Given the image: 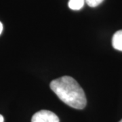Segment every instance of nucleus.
I'll list each match as a JSON object with an SVG mask.
<instances>
[{"mask_svg": "<svg viewBox=\"0 0 122 122\" xmlns=\"http://www.w3.org/2000/svg\"><path fill=\"white\" fill-rule=\"evenodd\" d=\"M31 122H59V118L52 111L41 110L33 115Z\"/></svg>", "mask_w": 122, "mask_h": 122, "instance_id": "2", "label": "nucleus"}, {"mask_svg": "<svg viewBox=\"0 0 122 122\" xmlns=\"http://www.w3.org/2000/svg\"><path fill=\"white\" fill-rule=\"evenodd\" d=\"M0 122H4V118L1 115H0Z\"/></svg>", "mask_w": 122, "mask_h": 122, "instance_id": "7", "label": "nucleus"}, {"mask_svg": "<svg viewBox=\"0 0 122 122\" xmlns=\"http://www.w3.org/2000/svg\"><path fill=\"white\" fill-rule=\"evenodd\" d=\"M122 122V120H121V121H120V122Z\"/></svg>", "mask_w": 122, "mask_h": 122, "instance_id": "8", "label": "nucleus"}, {"mask_svg": "<svg viewBox=\"0 0 122 122\" xmlns=\"http://www.w3.org/2000/svg\"><path fill=\"white\" fill-rule=\"evenodd\" d=\"M2 30H3V25H2L1 22H0V35L2 33Z\"/></svg>", "mask_w": 122, "mask_h": 122, "instance_id": "6", "label": "nucleus"}, {"mask_svg": "<svg viewBox=\"0 0 122 122\" xmlns=\"http://www.w3.org/2000/svg\"><path fill=\"white\" fill-rule=\"evenodd\" d=\"M85 3V0H69L68 5L73 10H79L83 8Z\"/></svg>", "mask_w": 122, "mask_h": 122, "instance_id": "4", "label": "nucleus"}, {"mask_svg": "<svg viewBox=\"0 0 122 122\" xmlns=\"http://www.w3.org/2000/svg\"><path fill=\"white\" fill-rule=\"evenodd\" d=\"M112 46L115 50L122 52V30L115 33L112 38Z\"/></svg>", "mask_w": 122, "mask_h": 122, "instance_id": "3", "label": "nucleus"}, {"mask_svg": "<svg viewBox=\"0 0 122 122\" xmlns=\"http://www.w3.org/2000/svg\"><path fill=\"white\" fill-rule=\"evenodd\" d=\"M50 88L66 105L76 109L86 107L87 100L83 90L70 76H63L52 81Z\"/></svg>", "mask_w": 122, "mask_h": 122, "instance_id": "1", "label": "nucleus"}, {"mask_svg": "<svg viewBox=\"0 0 122 122\" xmlns=\"http://www.w3.org/2000/svg\"><path fill=\"white\" fill-rule=\"evenodd\" d=\"M104 0H85L86 3L87 5H89L91 8H95L96 6L99 5Z\"/></svg>", "mask_w": 122, "mask_h": 122, "instance_id": "5", "label": "nucleus"}]
</instances>
